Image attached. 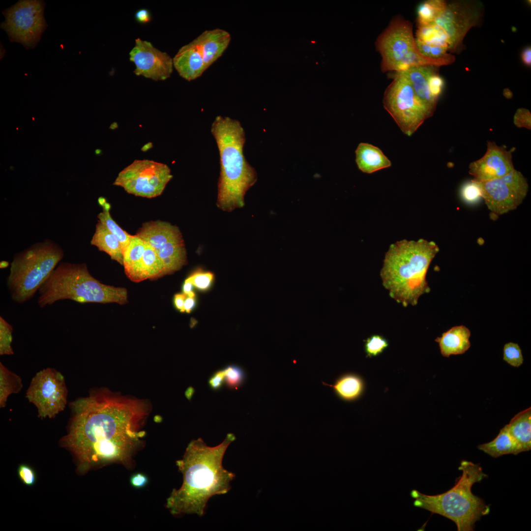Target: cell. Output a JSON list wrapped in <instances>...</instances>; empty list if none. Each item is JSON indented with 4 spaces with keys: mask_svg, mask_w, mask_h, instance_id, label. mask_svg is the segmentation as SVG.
<instances>
[{
    "mask_svg": "<svg viewBox=\"0 0 531 531\" xmlns=\"http://www.w3.org/2000/svg\"><path fill=\"white\" fill-rule=\"evenodd\" d=\"M174 67L179 76L190 81L200 77L206 69L195 40L181 47L173 58Z\"/></svg>",
    "mask_w": 531,
    "mask_h": 531,
    "instance_id": "18",
    "label": "cell"
},
{
    "mask_svg": "<svg viewBox=\"0 0 531 531\" xmlns=\"http://www.w3.org/2000/svg\"><path fill=\"white\" fill-rule=\"evenodd\" d=\"M9 265L10 264L8 262L6 261H1L0 262V268L2 269L6 268L9 266Z\"/></svg>",
    "mask_w": 531,
    "mask_h": 531,
    "instance_id": "51",
    "label": "cell"
},
{
    "mask_svg": "<svg viewBox=\"0 0 531 531\" xmlns=\"http://www.w3.org/2000/svg\"><path fill=\"white\" fill-rule=\"evenodd\" d=\"M152 247L164 266V275L186 264V251L179 228L161 220L144 223L136 234Z\"/></svg>",
    "mask_w": 531,
    "mask_h": 531,
    "instance_id": "10",
    "label": "cell"
},
{
    "mask_svg": "<svg viewBox=\"0 0 531 531\" xmlns=\"http://www.w3.org/2000/svg\"><path fill=\"white\" fill-rule=\"evenodd\" d=\"M129 59L135 65L134 73L154 81H164L173 71V59L166 53L159 50L149 41L140 38L129 53Z\"/></svg>",
    "mask_w": 531,
    "mask_h": 531,
    "instance_id": "16",
    "label": "cell"
},
{
    "mask_svg": "<svg viewBox=\"0 0 531 531\" xmlns=\"http://www.w3.org/2000/svg\"><path fill=\"white\" fill-rule=\"evenodd\" d=\"M478 182L488 208L498 215L517 208L529 190L527 180L515 169L502 177Z\"/></svg>",
    "mask_w": 531,
    "mask_h": 531,
    "instance_id": "13",
    "label": "cell"
},
{
    "mask_svg": "<svg viewBox=\"0 0 531 531\" xmlns=\"http://www.w3.org/2000/svg\"><path fill=\"white\" fill-rule=\"evenodd\" d=\"M388 346L387 340L380 335H373L368 338L364 344L367 357H372L381 354Z\"/></svg>",
    "mask_w": 531,
    "mask_h": 531,
    "instance_id": "35",
    "label": "cell"
},
{
    "mask_svg": "<svg viewBox=\"0 0 531 531\" xmlns=\"http://www.w3.org/2000/svg\"><path fill=\"white\" fill-rule=\"evenodd\" d=\"M416 38L425 44L443 47L449 50L450 41L445 31L434 22L418 25Z\"/></svg>",
    "mask_w": 531,
    "mask_h": 531,
    "instance_id": "28",
    "label": "cell"
},
{
    "mask_svg": "<svg viewBox=\"0 0 531 531\" xmlns=\"http://www.w3.org/2000/svg\"><path fill=\"white\" fill-rule=\"evenodd\" d=\"M522 60L526 65L530 66L531 64V48L530 46L526 47L522 52L521 55Z\"/></svg>",
    "mask_w": 531,
    "mask_h": 531,
    "instance_id": "47",
    "label": "cell"
},
{
    "mask_svg": "<svg viewBox=\"0 0 531 531\" xmlns=\"http://www.w3.org/2000/svg\"><path fill=\"white\" fill-rule=\"evenodd\" d=\"M438 67L431 65L413 66L399 72L410 82L415 93L432 116L438 99L431 94L428 81L430 76L438 70Z\"/></svg>",
    "mask_w": 531,
    "mask_h": 531,
    "instance_id": "20",
    "label": "cell"
},
{
    "mask_svg": "<svg viewBox=\"0 0 531 531\" xmlns=\"http://www.w3.org/2000/svg\"><path fill=\"white\" fill-rule=\"evenodd\" d=\"M165 164L148 159L135 160L120 172L113 185L129 194L152 198L160 195L172 178Z\"/></svg>",
    "mask_w": 531,
    "mask_h": 531,
    "instance_id": "11",
    "label": "cell"
},
{
    "mask_svg": "<svg viewBox=\"0 0 531 531\" xmlns=\"http://www.w3.org/2000/svg\"><path fill=\"white\" fill-rule=\"evenodd\" d=\"M483 12L481 2L457 0L448 3L434 21L446 32L450 41L449 51L458 52L468 31L477 26Z\"/></svg>",
    "mask_w": 531,
    "mask_h": 531,
    "instance_id": "15",
    "label": "cell"
},
{
    "mask_svg": "<svg viewBox=\"0 0 531 531\" xmlns=\"http://www.w3.org/2000/svg\"><path fill=\"white\" fill-rule=\"evenodd\" d=\"M45 5L43 0H19L2 12L5 20L0 28L10 41L19 43L27 49L34 48L47 27Z\"/></svg>",
    "mask_w": 531,
    "mask_h": 531,
    "instance_id": "9",
    "label": "cell"
},
{
    "mask_svg": "<svg viewBox=\"0 0 531 531\" xmlns=\"http://www.w3.org/2000/svg\"><path fill=\"white\" fill-rule=\"evenodd\" d=\"M469 174L477 182H484L502 177L515 168L512 151L488 141L487 150L480 159L470 163Z\"/></svg>",
    "mask_w": 531,
    "mask_h": 531,
    "instance_id": "17",
    "label": "cell"
},
{
    "mask_svg": "<svg viewBox=\"0 0 531 531\" xmlns=\"http://www.w3.org/2000/svg\"><path fill=\"white\" fill-rule=\"evenodd\" d=\"M428 83L431 94L438 99L444 86L443 80L439 75L438 70L430 76Z\"/></svg>",
    "mask_w": 531,
    "mask_h": 531,
    "instance_id": "40",
    "label": "cell"
},
{
    "mask_svg": "<svg viewBox=\"0 0 531 531\" xmlns=\"http://www.w3.org/2000/svg\"><path fill=\"white\" fill-rule=\"evenodd\" d=\"M98 202L102 207V211L99 213L97 216L98 220L118 239L124 251L131 235L123 230L112 218L110 213L111 205L106 201L105 198L100 197Z\"/></svg>",
    "mask_w": 531,
    "mask_h": 531,
    "instance_id": "31",
    "label": "cell"
},
{
    "mask_svg": "<svg viewBox=\"0 0 531 531\" xmlns=\"http://www.w3.org/2000/svg\"><path fill=\"white\" fill-rule=\"evenodd\" d=\"M384 95V109L401 131L408 136L432 116L415 93L408 80L397 72Z\"/></svg>",
    "mask_w": 531,
    "mask_h": 531,
    "instance_id": "8",
    "label": "cell"
},
{
    "mask_svg": "<svg viewBox=\"0 0 531 531\" xmlns=\"http://www.w3.org/2000/svg\"><path fill=\"white\" fill-rule=\"evenodd\" d=\"M90 244L107 253L112 260L123 265V249L121 243L99 220L96 224Z\"/></svg>",
    "mask_w": 531,
    "mask_h": 531,
    "instance_id": "25",
    "label": "cell"
},
{
    "mask_svg": "<svg viewBox=\"0 0 531 531\" xmlns=\"http://www.w3.org/2000/svg\"><path fill=\"white\" fill-rule=\"evenodd\" d=\"M151 144H152L151 143L147 144L146 145L144 146V147L142 148V150L143 151H146L149 148H151V147H152Z\"/></svg>",
    "mask_w": 531,
    "mask_h": 531,
    "instance_id": "52",
    "label": "cell"
},
{
    "mask_svg": "<svg viewBox=\"0 0 531 531\" xmlns=\"http://www.w3.org/2000/svg\"><path fill=\"white\" fill-rule=\"evenodd\" d=\"M135 17L137 21L141 23H148L151 19L149 11L145 8L140 9L137 11Z\"/></svg>",
    "mask_w": 531,
    "mask_h": 531,
    "instance_id": "45",
    "label": "cell"
},
{
    "mask_svg": "<svg viewBox=\"0 0 531 531\" xmlns=\"http://www.w3.org/2000/svg\"><path fill=\"white\" fill-rule=\"evenodd\" d=\"M506 426L523 452L531 449V407L516 414Z\"/></svg>",
    "mask_w": 531,
    "mask_h": 531,
    "instance_id": "26",
    "label": "cell"
},
{
    "mask_svg": "<svg viewBox=\"0 0 531 531\" xmlns=\"http://www.w3.org/2000/svg\"><path fill=\"white\" fill-rule=\"evenodd\" d=\"M146 245V242L137 235H131L123 251V266L125 273L134 282L142 281L141 260Z\"/></svg>",
    "mask_w": 531,
    "mask_h": 531,
    "instance_id": "23",
    "label": "cell"
},
{
    "mask_svg": "<svg viewBox=\"0 0 531 531\" xmlns=\"http://www.w3.org/2000/svg\"><path fill=\"white\" fill-rule=\"evenodd\" d=\"M461 195L463 200L469 204L476 203L482 198L478 182L473 180L463 185L461 190Z\"/></svg>",
    "mask_w": 531,
    "mask_h": 531,
    "instance_id": "37",
    "label": "cell"
},
{
    "mask_svg": "<svg viewBox=\"0 0 531 531\" xmlns=\"http://www.w3.org/2000/svg\"><path fill=\"white\" fill-rule=\"evenodd\" d=\"M322 384L331 387L340 399L347 402L358 399L362 395L365 388L362 378L357 374L351 373L340 376L333 384H329L324 382Z\"/></svg>",
    "mask_w": 531,
    "mask_h": 531,
    "instance_id": "24",
    "label": "cell"
},
{
    "mask_svg": "<svg viewBox=\"0 0 531 531\" xmlns=\"http://www.w3.org/2000/svg\"><path fill=\"white\" fill-rule=\"evenodd\" d=\"M23 387L21 378L0 362V407L6 406L8 397L19 392Z\"/></svg>",
    "mask_w": 531,
    "mask_h": 531,
    "instance_id": "29",
    "label": "cell"
},
{
    "mask_svg": "<svg viewBox=\"0 0 531 531\" xmlns=\"http://www.w3.org/2000/svg\"><path fill=\"white\" fill-rule=\"evenodd\" d=\"M193 286L192 283L186 279L183 285V294L187 296L195 297V293L193 291Z\"/></svg>",
    "mask_w": 531,
    "mask_h": 531,
    "instance_id": "48",
    "label": "cell"
},
{
    "mask_svg": "<svg viewBox=\"0 0 531 531\" xmlns=\"http://www.w3.org/2000/svg\"><path fill=\"white\" fill-rule=\"evenodd\" d=\"M462 472L455 485L446 492L436 495L411 492L414 506L440 514L454 522L458 531H473L476 521L490 513L489 505L472 492V485L488 475L478 464L462 460L458 467Z\"/></svg>",
    "mask_w": 531,
    "mask_h": 531,
    "instance_id": "5",
    "label": "cell"
},
{
    "mask_svg": "<svg viewBox=\"0 0 531 531\" xmlns=\"http://www.w3.org/2000/svg\"><path fill=\"white\" fill-rule=\"evenodd\" d=\"M148 482V477L145 474L140 472L133 474L130 479L132 486L138 489L144 487L147 485Z\"/></svg>",
    "mask_w": 531,
    "mask_h": 531,
    "instance_id": "44",
    "label": "cell"
},
{
    "mask_svg": "<svg viewBox=\"0 0 531 531\" xmlns=\"http://www.w3.org/2000/svg\"><path fill=\"white\" fill-rule=\"evenodd\" d=\"M64 255L58 243L48 239L15 254L6 278V286L12 300L22 304L32 298Z\"/></svg>",
    "mask_w": 531,
    "mask_h": 531,
    "instance_id": "7",
    "label": "cell"
},
{
    "mask_svg": "<svg viewBox=\"0 0 531 531\" xmlns=\"http://www.w3.org/2000/svg\"><path fill=\"white\" fill-rule=\"evenodd\" d=\"M446 5L447 2L442 0H429L422 2L417 9L418 25L434 22Z\"/></svg>",
    "mask_w": 531,
    "mask_h": 531,
    "instance_id": "32",
    "label": "cell"
},
{
    "mask_svg": "<svg viewBox=\"0 0 531 531\" xmlns=\"http://www.w3.org/2000/svg\"><path fill=\"white\" fill-rule=\"evenodd\" d=\"M375 45L382 58V71L396 72L403 58L416 47L412 24L397 16L378 37Z\"/></svg>",
    "mask_w": 531,
    "mask_h": 531,
    "instance_id": "14",
    "label": "cell"
},
{
    "mask_svg": "<svg viewBox=\"0 0 531 531\" xmlns=\"http://www.w3.org/2000/svg\"><path fill=\"white\" fill-rule=\"evenodd\" d=\"M224 384L225 374L223 369L215 371L208 380L209 387L213 391L221 389Z\"/></svg>",
    "mask_w": 531,
    "mask_h": 531,
    "instance_id": "43",
    "label": "cell"
},
{
    "mask_svg": "<svg viewBox=\"0 0 531 531\" xmlns=\"http://www.w3.org/2000/svg\"><path fill=\"white\" fill-rule=\"evenodd\" d=\"M223 369L225 374V384L228 388L236 390L243 385L246 374L241 367L236 364H230Z\"/></svg>",
    "mask_w": 531,
    "mask_h": 531,
    "instance_id": "33",
    "label": "cell"
},
{
    "mask_svg": "<svg viewBox=\"0 0 531 531\" xmlns=\"http://www.w3.org/2000/svg\"><path fill=\"white\" fill-rule=\"evenodd\" d=\"M214 279L212 273L199 269L190 275L187 279L200 290H207L211 285Z\"/></svg>",
    "mask_w": 531,
    "mask_h": 531,
    "instance_id": "38",
    "label": "cell"
},
{
    "mask_svg": "<svg viewBox=\"0 0 531 531\" xmlns=\"http://www.w3.org/2000/svg\"><path fill=\"white\" fill-rule=\"evenodd\" d=\"M187 295L184 294H177L175 295L174 303L176 308L181 312H184L183 306Z\"/></svg>",
    "mask_w": 531,
    "mask_h": 531,
    "instance_id": "46",
    "label": "cell"
},
{
    "mask_svg": "<svg viewBox=\"0 0 531 531\" xmlns=\"http://www.w3.org/2000/svg\"><path fill=\"white\" fill-rule=\"evenodd\" d=\"M531 113L524 108L518 109L514 117V123L518 127L531 129Z\"/></svg>",
    "mask_w": 531,
    "mask_h": 531,
    "instance_id": "42",
    "label": "cell"
},
{
    "mask_svg": "<svg viewBox=\"0 0 531 531\" xmlns=\"http://www.w3.org/2000/svg\"><path fill=\"white\" fill-rule=\"evenodd\" d=\"M355 152L356 164L363 173L371 174L391 165L390 161L381 149L371 144L361 143Z\"/></svg>",
    "mask_w": 531,
    "mask_h": 531,
    "instance_id": "22",
    "label": "cell"
},
{
    "mask_svg": "<svg viewBox=\"0 0 531 531\" xmlns=\"http://www.w3.org/2000/svg\"><path fill=\"white\" fill-rule=\"evenodd\" d=\"M416 47L424 56L433 59H441L449 56L451 54L447 53V49L425 44L415 39Z\"/></svg>",
    "mask_w": 531,
    "mask_h": 531,
    "instance_id": "39",
    "label": "cell"
},
{
    "mask_svg": "<svg viewBox=\"0 0 531 531\" xmlns=\"http://www.w3.org/2000/svg\"><path fill=\"white\" fill-rule=\"evenodd\" d=\"M141 260L142 280L153 279L164 275V266L154 250L147 243Z\"/></svg>",
    "mask_w": 531,
    "mask_h": 531,
    "instance_id": "30",
    "label": "cell"
},
{
    "mask_svg": "<svg viewBox=\"0 0 531 531\" xmlns=\"http://www.w3.org/2000/svg\"><path fill=\"white\" fill-rule=\"evenodd\" d=\"M38 291L40 308L64 299L81 303L128 301L126 289L102 283L90 274L86 263L60 262Z\"/></svg>",
    "mask_w": 531,
    "mask_h": 531,
    "instance_id": "6",
    "label": "cell"
},
{
    "mask_svg": "<svg viewBox=\"0 0 531 531\" xmlns=\"http://www.w3.org/2000/svg\"><path fill=\"white\" fill-rule=\"evenodd\" d=\"M231 39L229 32L218 28L206 30L194 39L206 69L222 55Z\"/></svg>",
    "mask_w": 531,
    "mask_h": 531,
    "instance_id": "19",
    "label": "cell"
},
{
    "mask_svg": "<svg viewBox=\"0 0 531 531\" xmlns=\"http://www.w3.org/2000/svg\"><path fill=\"white\" fill-rule=\"evenodd\" d=\"M13 326L0 316V355H13L11 347Z\"/></svg>",
    "mask_w": 531,
    "mask_h": 531,
    "instance_id": "34",
    "label": "cell"
},
{
    "mask_svg": "<svg viewBox=\"0 0 531 531\" xmlns=\"http://www.w3.org/2000/svg\"><path fill=\"white\" fill-rule=\"evenodd\" d=\"M67 394L63 376L56 369L47 367L32 378L26 397L37 408L39 417L51 418L64 410Z\"/></svg>",
    "mask_w": 531,
    "mask_h": 531,
    "instance_id": "12",
    "label": "cell"
},
{
    "mask_svg": "<svg viewBox=\"0 0 531 531\" xmlns=\"http://www.w3.org/2000/svg\"><path fill=\"white\" fill-rule=\"evenodd\" d=\"M195 297H186L183 306L184 312L187 313H190L195 305Z\"/></svg>",
    "mask_w": 531,
    "mask_h": 531,
    "instance_id": "49",
    "label": "cell"
},
{
    "mask_svg": "<svg viewBox=\"0 0 531 531\" xmlns=\"http://www.w3.org/2000/svg\"><path fill=\"white\" fill-rule=\"evenodd\" d=\"M470 330L464 325L456 326L443 333L435 341L439 344L442 355L446 357L451 355L465 353L471 347Z\"/></svg>",
    "mask_w": 531,
    "mask_h": 531,
    "instance_id": "21",
    "label": "cell"
},
{
    "mask_svg": "<svg viewBox=\"0 0 531 531\" xmlns=\"http://www.w3.org/2000/svg\"><path fill=\"white\" fill-rule=\"evenodd\" d=\"M211 132L220 156L217 205L231 212L244 206L245 194L256 182L257 173L244 155L245 136L239 121L217 116L212 123Z\"/></svg>",
    "mask_w": 531,
    "mask_h": 531,
    "instance_id": "3",
    "label": "cell"
},
{
    "mask_svg": "<svg viewBox=\"0 0 531 531\" xmlns=\"http://www.w3.org/2000/svg\"><path fill=\"white\" fill-rule=\"evenodd\" d=\"M503 360L510 365L518 367L523 362V357L519 346L514 343L505 344L503 348Z\"/></svg>",
    "mask_w": 531,
    "mask_h": 531,
    "instance_id": "36",
    "label": "cell"
},
{
    "mask_svg": "<svg viewBox=\"0 0 531 531\" xmlns=\"http://www.w3.org/2000/svg\"><path fill=\"white\" fill-rule=\"evenodd\" d=\"M18 473L20 479L25 484L32 486L35 482V473L30 466L25 464L20 465L18 469Z\"/></svg>",
    "mask_w": 531,
    "mask_h": 531,
    "instance_id": "41",
    "label": "cell"
},
{
    "mask_svg": "<svg viewBox=\"0 0 531 531\" xmlns=\"http://www.w3.org/2000/svg\"><path fill=\"white\" fill-rule=\"evenodd\" d=\"M477 448L495 458L506 454L517 455L523 452L509 433L506 425L500 430L493 441L479 444Z\"/></svg>",
    "mask_w": 531,
    "mask_h": 531,
    "instance_id": "27",
    "label": "cell"
},
{
    "mask_svg": "<svg viewBox=\"0 0 531 531\" xmlns=\"http://www.w3.org/2000/svg\"><path fill=\"white\" fill-rule=\"evenodd\" d=\"M438 246L424 239H404L391 244L380 272L390 296L404 307L415 306L419 297L430 292L426 273Z\"/></svg>",
    "mask_w": 531,
    "mask_h": 531,
    "instance_id": "4",
    "label": "cell"
},
{
    "mask_svg": "<svg viewBox=\"0 0 531 531\" xmlns=\"http://www.w3.org/2000/svg\"><path fill=\"white\" fill-rule=\"evenodd\" d=\"M194 392H195V389H194L193 387H189L187 389V390H186V391L185 392V395H186V397L189 400H190L191 399V398L192 397V395H193Z\"/></svg>",
    "mask_w": 531,
    "mask_h": 531,
    "instance_id": "50",
    "label": "cell"
},
{
    "mask_svg": "<svg viewBox=\"0 0 531 531\" xmlns=\"http://www.w3.org/2000/svg\"><path fill=\"white\" fill-rule=\"evenodd\" d=\"M236 438L234 434L228 433L221 443L214 447L207 446L201 438L189 443L182 458L176 462L182 474V484L172 490L166 501V507L173 515L202 517L211 497L229 492L236 475L224 468L222 461Z\"/></svg>",
    "mask_w": 531,
    "mask_h": 531,
    "instance_id": "2",
    "label": "cell"
},
{
    "mask_svg": "<svg viewBox=\"0 0 531 531\" xmlns=\"http://www.w3.org/2000/svg\"><path fill=\"white\" fill-rule=\"evenodd\" d=\"M69 406L71 417L63 442L77 455L83 470L114 463L130 467L145 435L148 403L100 388Z\"/></svg>",
    "mask_w": 531,
    "mask_h": 531,
    "instance_id": "1",
    "label": "cell"
}]
</instances>
